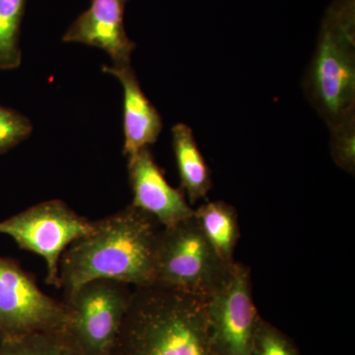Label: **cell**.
I'll list each match as a JSON object with an SVG mask.
<instances>
[{"instance_id":"1","label":"cell","mask_w":355,"mask_h":355,"mask_svg":"<svg viewBox=\"0 0 355 355\" xmlns=\"http://www.w3.org/2000/svg\"><path fill=\"white\" fill-rule=\"evenodd\" d=\"M161 229L153 216L132 205L93 221L92 230L72 243L60 259V288L69 296L98 279L153 286Z\"/></svg>"},{"instance_id":"2","label":"cell","mask_w":355,"mask_h":355,"mask_svg":"<svg viewBox=\"0 0 355 355\" xmlns=\"http://www.w3.org/2000/svg\"><path fill=\"white\" fill-rule=\"evenodd\" d=\"M205 300L162 286L135 287L110 355H219Z\"/></svg>"},{"instance_id":"3","label":"cell","mask_w":355,"mask_h":355,"mask_svg":"<svg viewBox=\"0 0 355 355\" xmlns=\"http://www.w3.org/2000/svg\"><path fill=\"white\" fill-rule=\"evenodd\" d=\"M303 89L329 130L354 118L355 0H334L327 9Z\"/></svg>"},{"instance_id":"4","label":"cell","mask_w":355,"mask_h":355,"mask_svg":"<svg viewBox=\"0 0 355 355\" xmlns=\"http://www.w3.org/2000/svg\"><path fill=\"white\" fill-rule=\"evenodd\" d=\"M232 266L221 260L193 214L161 229L153 286L207 299L221 286Z\"/></svg>"},{"instance_id":"5","label":"cell","mask_w":355,"mask_h":355,"mask_svg":"<svg viewBox=\"0 0 355 355\" xmlns=\"http://www.w3.org/2000/svg\"><path fill=\"white\" fill-rule=\"evenodd\" d=\"M92 228L93 221L79 216L60 200H46L0 221V234L8 236L21 249L43 258L46 284L58 288L62 254Z\"/></svg>"},{"instance_id":"6","label":"cell","mask_w":355,"mask_h":355,"mask_svg":"<svg viewBox=\"0 0 355 355\" xmlns=\"http://www.w3.org/2000/svg\"><path fill=\"white\" fill-rule=\"evenodd\" d=\"M130 286L113 280L87 282L64 301V331L85 355H110L130 305Z\"/></svg>"},{"instance_id":"7","label":"cell","mask_w":355,"mask_h":355,"mask_svg":"<svg viewBox=\"0 0 355 355\" xmlns=\"http://www.w3.org/2000/svg\"><path fill=\"white\" fill-rule=\"evenodd\" d=\"M67 322L64 302L44 293L15 261L0 257V338L64 330Z\"/></svg>"},{"instance_id":"8","label":"cell","mask_w":355,"mask_h":355,"mask_svg":"<svg viewBox=\"0 0 355 355\" xmlns=\"http://www.w3.org/2000/svg\"><path fill=\"white\" fill-rule=\"evenodd\" d=\"M210 338L219 355H251L260 314L254 304L250 268L235 263L207 298Z\"/></svg>"},{"instance_id":"9","label":"cell","mask_w":355,"mask_h":355,"mask_svg":"<svg viewBox=\"0 0 355 355\" xmlns=\"http://www.w3.org/2000/svg\"><path fill=\"white\" fill-rule=\"evenodd\" d=\"M127 158L133 207L153 216L162 227L193 216L195 209L187 202L184 191L168 183L149 147Z\"/></svg>"},{"instance_id":"10","label":"cell","mask_w":355,"mask_h":355,"mask_svg":"<svg viewBox=\"0 0 355 355\" xmlns=\"http://www.w3.org/2000/svg\"><path fill=\"white\" fill-rule=\"evenodd\" d=\"M130 0H90L65 31L64 43L83 44L106 51L114 67L130 64L137 44L125 27V6Z\"/></svg>"},{"instance_id":"11","label":"cell","mask_w":355,"mask_h":355,"mask_svg":"<svg viewBox=\"0 0 355 355\" xmlns=\"http://www.w3.org/2000/svg\"><path fill=\"white\" fill-rule=\"evenodd\" d=\"M103 71L116 77L123 86L125 137L123 153L128 157L157 141L162 132V118L142 90L132 65H104Z\"/></svg>"},{"instance_id":"12","label":"cell","mask_w":355,"mask_h":355,"mask_svg":"<svg viewBox=\"0 0 355 355\" xmlns=\"http://www.w3.org/2000/svg\"><path fill=\"white\" fill-rule=\"evenodd\" d=\"M172 144L181 190L193 205L207 198L211 190V172L198 148L193 130L188 125L180 123L173 127Z\"/></svg>"},{"instance_id":"13","label":"cell","mask_w":355,"mask_h":355,"mask_svg":"<svg viewBox=\"0 0 355 355\" xmlns=\"http://www.w3.org/2000/svg\"><path fill=\"white\" fill-rule=\"evenodd\" d=\"M202 232L226 265L235 263L234 252L240 237L235 207L222 200L207 202L195 209Z\"/></svg>"},{"instance_id":"14","label":"cell","mask_w":355,"mask_h":355,"mask_svg":"<svg viewBox=\"0 0 355 355\" xmlns=\"http://www.w3.org/2000/svg\"><path fill=\"white\" fill-rule=\"evenodd\" d=\"M0 355H85L64 330L0 338Z\"/></svg>"},{"instance_id":"15","label":"cell","mask_w":355,"mask_h":355,"mask_svg":"<svg viewBox=\"0 0 355 355\" xmlns=\"http://www.w3.org/2000/svg\"><path fill=\"white\" fill-rule=\"evenodd\" d=\"M27 0H0V70L18 69L22 62L20 33Z\"/></svg>"},{"instance_id":"16","label":"cell","mask_w":355,"mask_h":355,"mask_svg":"<svg viewBox=\"0 0 355 355\" xmlns=\"http://www.w3.org/2000/svg\"><path fill=\"white\" fill-rule=\"evenodd\" d=\"M251 355L301 354L288 336L260 317L254 330Z\"/></svg>"},{"instance_id":"17","label":"cell","mask_w":355,"mask_h":355,"mask_svg":"<svg viewBox=\"0 0 355 355\" xmlns=\"http://www.w3.org/2000/svg\"><path fill=\"white\" fill-rule=\"evenodd\" d=\"M331 154L336 165L349 174L355 173V116L330 128Z\"/></svg>"},{"instance_id":"18","label":"cell","mask_w":355,"mask_h":355,"mask_svg":"<svg viewBox=\"0 0 355 355\" xmlns=\"http://www.w3.org/2000/svg\"><path fill=\"white\" fill-rule=\"evenodd\" d=\"M33 123L15 110L0 106V155L31 137Z\"/></svg>"}]
</instances>
